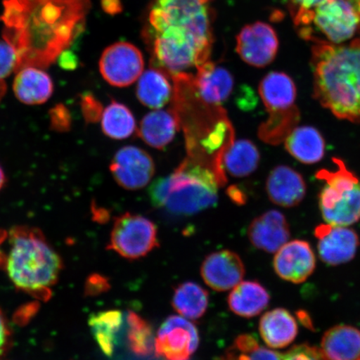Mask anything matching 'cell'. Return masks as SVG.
<instances>
[{"label":"cell","mask_w":360,"mask_h":360,"mask_svg":"<svg viewBox=\"0 0 360 360\" xmlns=\"http://www.w3.org/2000/svg\"><path fill=\"white\" fill-rule=\"evenodd\" d=\"M172 305L175 311L183 317L196 321L208 309V292L195 282L180 283L174 289Z\"/></svg>","instance_id":"28"},{"label":"cell","mask_w":360,"mask_h":360,"mask_svg":"<svg viewBox=\"0 0 360 360\" xmlns=\"http://www.w3.org/2000/svg\"><path fill=\"white\" fill-rule=\"evenodd\" d=\"M323 360H358L360 358V330L340 325L326 332L321 340Z\"/></svg>","instance_id":"21"},{"label":"cell","mask_w":360,"mask_h":360,"mask_svg":"<svg viewBox=\"0 0 360 360\" xmlns=\"http://www.w3.org/2000/svg\"><path fill=\"white\" fill-rule=\"evenodd\" d=\"M283 360H322L321 351L307 344L295 346L283 355Z\"/></svg>","instance_id":"37"},{"label":"cell","mask_w":360,"mask_h":360,"mask_svg":"<svg viewBox=\"0 0 360 360\" xmlns=\"http://www.w3.org/2000/svg\"><path fill=\"white\" fill-rule=\"evenodd\" d=\"M316 259L307 241L295 240L287 242L277 251L274 269L283 281L294 283L304 282L314 273Z\"/></svg>","instance_id":"14"},{"label":"cell","mask_w":360,"mask_h":360,"mask_svg":"<svg viewBox=\"0 0 360 360\" xmlns=\"http://www.w3.org/2000/svg\"><path fill=\"white\" fill-rule=\"evenodd\" d=\"M233 82L231 72L210 60L198 68L193 78L196 96L206 105L217 107L231 96Z\"/></svg>","instance_id":"17"},{"label":"cell","mask_w":360,"mask_h":360,"mask_svg":"<svg viewBox=\"0 0 360 360\" xmlns=\"http://www.w3.org/2000/svg\"><path fill=\"white\" fill-rule=\"evenodd\" d=\"M260 153L257 146L249 139L233 141L224 156L223 167L237 178L249 176L257 169Z\"/></svg>","instance_id":"27"},{"label":"cell","mask_w":360,"mask_h":360,"mask_svg":"<svg viewBox=\"0 0 360 360\" xmlns=\"http://www.w3.org/2000/svg\"><path fill=\"white\" fill-rule=\"evenodd\" d=\"M173 90L167 75L156 69H150L139 77L136 96L142 105L160 110L170 101Z\"/></svg>","instance_id":"26"},{"label":"cell","mask_w":360,"mask_h":360,"mask_svg":"<svg viewBox=\"0 0 360 360\" xmlns=\"http://www.w3.org/2000/svg\"><path fill=\"white\" fill-rule=\"evenodd\" d=\"M201 276L207 285L216 291H227L241 283L245 276L244 263L231 250L214 252L201 265Z\"/></svg>","instance_id":"15"},{"label":"cell","mask_w":360,"mask_h":360,"mask_svg":"<svg viewBox=\"0 0 360 360\" xmlns=\"http://www.w3.org/2000/svg\"><path fill=\"white\" fill-rule=\"evenodd\" d=\"M122 323V314L119 310L94 314L89 318V326L94 340L108 356L114 353L116 337Z\"/></svg>","instance_id":"29"},{"label":"cell","mask_w":360,"mask_h":360,"mask_svg":"<svg viewBox=\"0 0 360 360\" xmlns=\"http://www.w3.org/2000/svg\"><path fill=\"white\" fill-rule=\"evenodd\" d=\"M110 172L119 186L137 191L150 182L155 172L154 160L142 148L126 146L112 158Z\"/></svg>","instance_id":"12"},{"label":"cell","mask_w":360,"mask_h":360,"mask_svg":"<svg viewBox=\"0 0 360 360\" xmlns=\"http://www.w3.org/2000/svg\"><path fill=\"white\" fill-rule=\"evenodd\" d=\"M101 127L106 136L122 141L134 133L136 122L132 112L123 103L112 101L101 116Z\"/></svg>","instance_id":"30"},{"label":"cell","mask_w":360,"mask_h":360,"mask_svg":"<svg viewBox=\"0 0 360 360\" xmlns=\"http://www.w3.org/2000/svg\"><path fill=\"white\" fill-rule=\"evenodd\" d=\"M314 236L319 257L328 265L348 263L357 253L359 238L352 229L326 223L315 228Z\"/></svg>","instance_id":"13"},{"label":"cell","mask_w":360,"mask_h":360,"mask_svg":"<svg viewBox=\"0 0 360 360\" xmlns=\"http://www.w3.org/2000/svg\"><path fill=\"white\" fill-rule=\"evenodd\" d=\"M3 37L17 71L52 65L82 32L90 0H3Z\"/></svg>","instance_id":"1"},{"label":"cell","mask_w":360,"mask_h":360,"mask_svg":"<svg viewBox=\"0 0 360 360\" xmlns=\"http://www.w3.org/2000/svg\"><path fill=\"white\" fill-rule=\"evenodd\" d=\"M323 0H289V10L292 22H295L312 11Z\"/></svg>","instance_id":"38"},{"label":"cell","mask_w":360,"mask_h":360,"mask_svg":"<svg viewBox=\"0 0 360 360\" xmlns=\"http://www.w3.org/2000/svg\"><path fill=\"white\" fill-rule=\"evenodd\" d=\"M145 61L142 53L134 44L118 42L103 52L100 70L103 78L112 86L128 87L141 77Z\"/></svg>","instance_id":"9"},{"label":"cell","mask_w":360,"mask_h":360,"mask_svg":"<svg viewBox=\"0 0 360 360\" xmlns=\"http://www.w3.org/2000/svg\"><path fill=\"white\" fill-rule=\"evenodd\" d=\"M358 360H360V358Z\"/></svg>","instance_id":"48"},{"label":"cell","mask_w":360,"mask_h":360,"mask_svg":"<svg viewBox=\"0 0 360 360\" xmlns=\"http://www.w3.org/2000/svg\"><path fill=\"white\" fill-rule=\"evenodd\" d=\"M7 237V232L0 229V267H4V264H6V255L4 254L1 246L4 241L6 240Z\"/></svg>","instance_id":"43"},{"label":"cell","mask_w":360,"mask_h":360,"mask_svg":"<svg viewBox=\"0 0 360 360\" xmlns=\"http://www.w3.org/2000/svg\"><path fill=\"white\" fill-rule=\"evenodd\" d=\"M17 70V56L15 49L6 40H0V80Z\"/></svg>","instance_id":"34"},{"label":"cell","mask_w":360,"mask_h":360,"mask_svg":"<svg viewBox=\"0 0 360 360\" xmlns=\"http://www.w3.org/2000/svg\"><path fill=\"white\" fill-rule=\"evenodd\" d=\"M283 143L287 152L305 165L318 163L326 154L325 139L311 126H297Z\"/></svg>","instance_id":"24"},{"label":"cell","mask_w":360,"mask_h":360,"mask_svg":"<svg viewBox=\"0 0 360 360\" xmlns=\"http://www.w3.org/2000/svg\"><path fill=\"white\" fill-rule=\"evenodd\" d=\"M6 174H4V170L1 167H0V191L2 190L4 186V184H6Z\"/></svg>","instance_id":"45"},{"label":"cell","mask_w":360,"mask_h":360,"mask_svg":"<svg viewBox=\"0 0 360 360\" xmlns=\"http://www.w3.org/2000/svg\"><path fill=\"white\" fill-rule=\"evenodd\" d=\"M259 333L269 347L283 349L295 340L298 325L290 311L277 308L265 313L261 318Z\"/></svg>","instance_id":"22"},{"label":"cell","mask_w":360,"mask_h":360,"mask_svg":"<svg viewBox=\"0 0 360 360\" xmlns=\"http://www.w3.org/2000/svg\"><path fill=\"white\" fill-rule=\"evenodd\" d=\"M229 195L238 205H243L245 202L246 199L244 193H242L240 190L237 188H231L229 191Z\"/></svg>","instance_id":"42"},{"label":"cell","mask_w":360,"mask_h":360,"mask_svg":"<svg viewBox=\"0 0 360 360\" xmlns=\"http://www.w3.org/2000/svg\"><path fill=\"white\" fill-rule=\"evenodd\" d=\"M159 247L156 225L142 215L125 213L116 218L108 250L129 260L145 257Z\"/></svg>","instance_id":"8"},{"label":"cell","mask_w":360,"mask_h":360,"mask_svg":"<svg viewBox=\"0 0 360 360\" xmlns=\"http://www.w3.org/2000/svg\"><path fill=\"white\" fill-rule=\"evenodd\" d=\"M6 93V84L4 83V80H0V101L2 100V98L4 96V94Z\"/></svg>","instance_id":"44"},{"label":"cell","mask_w":360,"mask_h":360,"mask_svg":"<svg viewBox=\"0 0 360 360\" xmlns=\"http://www.w3.org/2000/svg\"><path fill=\"white\" fill-rule=\"evenodd\" d=\"M220 360H237L235 356H233V355L229 352V351L228 350L227 351V353L225 354L224 355L223 357H221V359H220Z\"/></svg>","instance_id":"46"},{"label":"cell","mask_w":360,"mask_h":360,"mask_svg":"<svg viewBox=\"0 0 360 360\" xmlns=\"http://www.w3.org/2000/svg\"><path fill=\"white\" fill-rule=\"evenodd\" d=\"M179 125L176 112L156 110L143 117L138 134L148 146L163 150L172 142Z\"/></svg>","instance_id":"23"},{"label":"cell","mask_w":360,"mask_h":360,"mask_svg":"<svg viewBox=\"0 0 360 360\" xmlns=\"http://www.w3.org/2000/svg\"><path fill=\"white\" fill-rule=\"evenodd\" d=\"M300 120V112L297 106L287 111L269 114L267 120L259 126V137L269 145H281L298 126Z\"/></svg>","instance_id":"31"},{"label":"cell","mask_w":360,"mask_h":360,"mask_svg":"<svg viewBox=\"0 0 360 360\" xmlns=\"http://www.w3.org/2000/svg\"><path fill=\"white\" fill-rule=\"evenodd\" d=\"M13 89L20 102L36 105L49 100L53 92V84L51 76L39 68L25 67L18 70Z\"/></svg>","instance_id":"20"},{"label":"cell","mask_w":360,"mask_h":360,"mask_svg":"<svg viewBox=\"0 0 360 360\" xmlns=\"http://www.w3.org/2000/svg\"><path fill=\"white\" fill-rule=\"evenodd\" d=\"M248 237L257 249L276 253L290 238V224L280 211L269 210L258 216L248 229Z\"/></svg>","instance_id":"16"},{"label":"cell","mask_w":360,"mask_h":360,"mask_svg":"<svg viewBox=\"0 0 360 360\" xmlns=\"http://www.w3.org/2000/svg\"><path fill=\"white\" fill-rule=\"evenodd\" d=\"M62 56L60 58L62 67L65 69H74L75 67L77 66V60H76L74 55H72L69 52H63Z\"/></svg>","instance_id":"41"},{"label":"cell","mask_w":360,"mask_h":360,"mask_svg":"<svg viewBox=\"0 0 360 360\" xmlns=\"http://www.w3.org/2000/svg\"><path fill=\"white\" fill-rule=\"evenodd\" d=\"M11 341V332L6 317L0 310V358L10 347Z\"/></svg>","instance_id":"39"},{"label":"cell","mask_w":360,"mask_h":360,"mask_svg":"<svg viewBox=\"0 0 360 360\" xmlns=\"http://www.w3.org/2000/svg\"><path fill=\"white\" fill-rule=\"evenodd\" d=\"M148 24L150 33L178 31L213 44L210 13L200 0H154Z\"/></svg>","instance_id":"7"},{"label":"cell","mask_w":360,"mask_h":360,"mask_svg":"<svg viewBox=\"0 0 360 360\" xmlns=\"http://www.w3.org/2000/svg\"><path fill=\"white\" fill-rule=\"evenodd\" d=\"M276 30L264 22H255L243 28L237 36L236 51L246 64L264 68L274 60L278 51Z\"/></svg>","instance_id":"11"},{"label":"cell","mask_w":360,"mask_h":360,"mask_svg":"<svg viewBox=\"0 0 360 360\" xmlns=\"http://www.w3.org/2000/svg\"><path fill=\"white\" fill-rule=\"evenodd\" d=\"M337 169H321L316 177L325 183L319 195V209L327 224L349 226L360 220V179L344 161L334 158Z\"/></svg>","instance_id":"6"},{"label":"cell","mask_w":360,"mask_h":360,"mask_svg":"<svg viewBox=\"0 0 360 360\" xmlns=\"http://www.w3.org/2000/svg\"><path fill=\"white\" fill-rule=\"evenodd\" d=\"M259 92L269 114L289 110L296 106L294 80L283 72L273 71L261 80Z\"/></svg>","instance_id":"19"},{"label":"cell","mask_w":360,"mask_h":360,"mask_svg":"<svg viewBox=\"0 0 360 360\" xmlns=\"http://www.w3.org/2000/svg\"><path fill=\"white\" fill-rule=\"evenodd\" d=\"M127 342L130 350L141 357H148L154 353L155 340L153 328L141 315L130 311L128 314Z\"/></svg>","instance_id":"32"},{"label":"cell","mask_w":360,"mask_h":360,"mask_svg":"<svg viewBox=\"0 0 360 360\" xmlns=\"http://www.w3.org/2000/svg\"><path fill=\"white\" fill-rule=\"evenodd\" d=\"M294 25L308 41L343 44L360 31V0H323Z\"/></svg>","instance_id":"5"},{"label":"cell","mask_w":360,"mask_h":360,"mask_svg":"<svg viewBox=\"0 0 360 360\" xmlns=\"http://www.w3.org/2000/svg\"><path fill=\"white\" fill-rule=\"evenodd\" d=\"M199 344V331L193 323L172 315L162 323L155 350L157 356L165 360H188Z\"/></svg>","instance_id":"10"},{"label":"cell","mask_w":360,"mask_h":360,"mask_svg":"<svg viewBox=\"0 0 360 360\" xmlns=\"http://www.w3.org/2000/svg\"><path fill=\"white\" fill-rule=\"evenodd\" d=\"M51 117V126L57 132H67L70 130L72 124L71 115L67 107L57 105L49 111Z\"/></svg>","instance_id":"36"},{"label":"cell","mask_w":360,"mask_h":360,"mask_svg":"<svg viewBox=\"0 0 360 360\" xmlns=\"http://www.w3.org/2000/svg\"><path fill=\"white\" fill-rule=\"evenodd\" d=\"M219 184L212 170L187 160L169 176L156 179L148 195L158 208L174 214L191 215L217 202Z\"/></svg>","instance_id":"4"},{"label":"cell","mask_w":360,"mask_h":360,"mask_svg":"<svg viewBox=\"0 0 360 360\" xmlns=\"http://www.w3.org/2000/svg\"><path fill=\"white\" fill-rule=\"evenodd\" d=\"M269 292L258 281L238 283L229 294L228 304L233 314L252 318L264 311L269 304Z\"/></svg>","instance_id":"25"},{"label":"cell","mask_w":360,"mask_h":360,"mask_svg":"<svg viewBox=\"0 0 360 360\" xmlns=\"http://www.w3.org/2000/svg\"><path fill=\"white\" fill-rule=\"evenodd\" d=\"M8 240L4 267L13 285L35 299L48 300L63 268L60 256L36 228H13Z\"/></svg>","instance_id":"3"},{"label":"cell","mask_w":360,"mask_h":360,"mask_svg":"<svg viewBox=\"0 0 360 360\" xmlns=\"http://www.w3.org/2000/svg\"><path fill=\"white\" fill-rule=\"evenodd\" d=\"M237 360H283V355L259 345L255 336L244 334L238 336L229 349Z\"/></svg>","instance_id":"33"},{"label":"cell","mask_w":360,"mask_h":360,"mask_svg":"<svg viewBox=\"0 0 360 360\" xmlns=\"http://www.w3.org/2000/svg\"><path fill=\"white\" fill-rule=\"evenodd\" d=\"M200 1L206 3L207 1H209V0H200Z\"/></svg>","instance_id":"47"},{"label":"cell","mask_w":360,"mask_h":360,"mask_svg":"<svg viewBox=\"0 0 360 360\" xmlns=\"http://www.w3.org/2000/svg\"><path fill=\"white\" fill-rule=\"evenodd\" d=\"M81 110L88 123H96L101 119L103 112L101 103L91 94H85L81 98Z\"/></svg>","instance_id":"35"},{"label":"cell","mask_w":360,"mask_h":360,"mask_svg":"<svg viewBox=\"0 0 360 360\" xmlns=\"http://www.w3.org/2000/svg\"><path fill=\"white\" fill-rule=\"evenodd\" d=\"M102 8L108 13H118L121 11L120 0H101Z\"/></svg>","instance_id":"40"},{"label":"cell","mask_w":360,"mask_h":360,"mask_svg":"<svg viewBox=\"0 0 360 360\" xmlns=\"http://www.w3.org/2000/svg\"><path fill=\"white\" fill-rule=\"evenodd\" d=\"M310 63L315 100L338 119L360 124V38L314 42Z\"/></svg>","instance_id":"2"},{"label":"cell","mask_w":360,"mask_h":360,"mask_svg":"<svg viewBox=\"0 0 360 360\" xmlns=\"http://www.w3.org/2000/svg\"><path fill=\"white\" fill-rule=\"evenodd\" d=\"M306 190L307 186L302 175L290 166H277L267 178L269 199L283 208L299 205L304 199Z\"/></svg>","instance_id":"18"}]
</instances>
